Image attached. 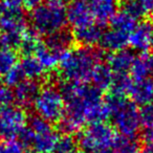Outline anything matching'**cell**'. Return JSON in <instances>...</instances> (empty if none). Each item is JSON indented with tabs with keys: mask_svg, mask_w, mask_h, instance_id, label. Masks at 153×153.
<instances>
[{
	"mask_svg": "<svg viewBox=\"0 0 153 153\" xmlns=\"http://www.w3.org/2000/svg\"><path fill=\"white\" fill-rule=\"evenodd\" d=\"M113 79H114V74L108 66V64L99 63L92 71L90 81L92 83V86L98 88L100 91H106L111 88Z\"/></svg>",
	"mask_w": 153,
	"mask_h": 153,
	"instance_id": "d6986e66",
	"label": "cell"
},
{
	"mask_svg": "<svg viewBox=\"0 0 153 153\" xmlns=\"http://www.w3.org/2000/svg\"><path fill=\"white\" fill-rule=\"evenodd\" d=\"M151 25H152V30H153V19H152V23H151ZM152 46H153V33H152Z\"/></svg>",
	"mask_w": 153,
	"mask_h": 153,
	"instance_id": "ab89813d",
	"label": "cell"
},
{
	"mask_svg": "<svg viewBox=\"0 0 153 153\" xmlns=\"http://www.w3.org/2000/svg\"><path fill=\"white\" fill-rule=\"evenodd\" d=\"M113 128L127 137H136L140 131V109L132 101H127L121 108L111 114Z\"/></svg>",
	"mask_w": 153,
	"mask_h": 153,
	"instance_id": "ba28073f",
	"label": "cell"
},
{
	"mask_svg": "<svg viewBox=\"0 0 153 153\" xmlns=\"http://www.w3.org/2000/svg\"><path fill=\"white\" fill-rule=\"evenodd\" d=\"M142 140L144 143H149L153 140V129H145L142 134Z\"/></svg>",
	"mask_w": 153,
	"mask_h": 153,
	"instance_id": "836d02e7",
	"label": "cell"
},
{
	"mask_svg": "<svg viewBox=\"0 0 153 153\" xmlns=\"http://www.w3.org/2000/svg\"><path fill=\"white\" fill-rule=\"evenodd\" d=\"M19 66L26 79L33 81L42 79L47 71L36 56H24L20 61Z\"/></svg>",
	"mask_w": 153,
	"mask_h": 153,
	"instance_id": "ffe728a7",
	"label": "cell"
},
{
	"mask_svg": "<svg viewBox=\"0 0 153 153\" xmlns=\"http://www.w3.org/2000/svg\"><path fill=\"white\" fill-rule=\"evenodd\" d=\"M123 11H125L128 15H130L135 20L142 19L146 15H148L140 0H131V1L125 2Z\"/></svg>",
	"mask_w": 153,
	"mask_h": 153,
	"instance_id": "f1b7e54d",
	"label": "cell"
},
{
	"mask_svg": "<svg viewBox=\"0 0 153 153\" xmlns=\"http://www.w3.org/2000/svg\"><path fill=\"white\" fill-rule=\"evenodd\" d=\"M74 42V39L72 33L66 28H63L59 32L46 36L44 44L46 45L47 48H49L51 51L59 55L60 58H62L64 53L71 49Z\"/></svg>",
	"mask_w": 153,
	"mask_h": 153,
	"instance_id": "9a60e30c",
	"label": "cell"
},
{
	"mask_svg": "<svg viewBox=\"0 0 153 153\" xmlns=\"http://www.w3.org/2000/svg\"><path fill=\"white\" fill-rule=\"evenodd\" d=\"M4 83L9 87H16L18 84H20L21 82H23L24 80H26L25 76H24L23 71H22L21 67L19 66V64L15 66L14 68H12L5 76H3Z\"/></svg>",
	"mask_w": 153,
	"mask_h": 153,
	"instance_id": "f546056e",
	"label": "cell"
},
{
	"mask_svg": "<svg viewBox=\"0 0 153 153\" xmlns=\"http://www.w3.org/2000/svg\"><path fill=\"white\" fill-rule=\"evenodd\" d=\"M144 9L146 10L147 14L153 12V0H140Z\"/></svg>",
	"mask_w": 153,
	"mask_h": 153,
	"instance_id": "e575fe53",
	"label": "cell"
},
{
	"mask_svg": "<svg viewBox=\"0 0 153 153\" xmlns=\"http://www.w3.org/2000/svg\"><path fill=\"white\" fill-rule=\"evenodd\" d=\"M66 17L67 23H69L74 30L94 22V17L87 0H71L66 7Z\"/></svg>",
	"mask_w": 153,
	"mask_h": 153,
	"instance_id": "30bf717a",
	"label": "cell"
},
{
	"mask_svg": "<svg viewBox=\"0 0 153 153\" xmlns=\"http://www.w3.org/2000/svg\"><path fill=\"white\" fill-rule=\"evenodd\" d=\"M140 120L145 129H153V102L140 107Z\"/></svg>",
	"mask_w": 153,
	"mask_h": 153,
	"instance_id": "4dcf8cb0",
	"label": "cell"
},
{
	"mask_svg": "<svg viewBox=\"0 0 153 153\" xmlns=\"http://www.w3.org/2000/svg\"><path fill=\"white\" fill-rule=\"evenodd\" d=\"M129 96L132 102L140 106L153 102V81L151 79L133 80Z\"/></svg>",
	"mask_w": 153,
	"mask_h": 153,
	"instance_id": "ac0fdd59",
	"label": "cell"
},
{
	"mask_svg": "<svg viewBox=\"0 0 153 153\" xmlns=\"http://www.w3.org/2000/svg\"><path fill=\"white\" fill-rule=\"evenodd\" d=\"M129 33L109 27V30L103 33L100 45L104 51L109 53H115L126 48V46L129 44Z\"/></svg>",
	"mask_w": 153,
	"mask_h": 153,
	"instance_id": "5bb4252c",
	"label": "cell"
},
{
	"mask_svg": "<svg viewBox=\"0 0 153 153\" xmlns=\"http://www.w3.org/2000/svg\"><path fill=\"white\" fill-rule=\"evenodd\" d=\"M122 1H124V2H127V1H131V0H122Z\"/></svg>",
	"mask_w": 153,
	"mask_h": 153,
	"instance_id": "60d3db41",
	"label": "cell"
},
{
	"mask_svg": "<svg viewBox=\"0 0 153 153\" xmlns=\"http://www.w3.org/2000/svg\"><path fill=\"white\" fill-rule=\"evenodd\" d=\"M103 33L104 32L102 30V26L92 22L88 25L74 28L72 35L74 42L80 44L82 47H91L100 43Z\"/></svg>",
	"mask_w": 153,
	"mask_h": 153,
	"instance_id": "2e32d148",
	"label": "cell"
},
{
	"mask_svg": "<svg viewBox=\"0 0 153 153\" xmlns=\"http://www.w3.org/2000/svg\"><path fill=\"white\" fill-rule=\"evenodd\" d=\"M27 32L26 20L20 9L12 10L0 4V47L19 48Z\"/></svg>",
	"mask_w": 153,
	"mask_h": 153,
	"instance_id": "277c9868",
	"label": "cell"
},
{
	"mask_svg": "<svg viewBox=\"0 0 153 153\" xmlns=\"http://www.w3.org/2000/svg\"><path fill=\"white\" fill-rule=\"evenodd\" d=\"M30 129L33 132L32 148L37 153H51L59 135L51 123L40 117H33L30 121Z\"/></svg>",
	"mask_w": 153,
	"mask_h": 153,
	"instance_id": "52a82bcc",
	"label": "cell"
},
{
	"mask_svg": "<svg viewBox=\"0 0 153 153\" xmlns=\"http://www.w3.org/2000/svg\"><path fill=\"white\" fill-rule=\"evenodd\" d=\"M109 23H110V27L124 30V32L129 33V34H131L132 30H134V27L137 24L136 20L132 18L130 15H128L125 11L117 12Z\"/></svg>",
	"mask_w": 153,
	"mask_h": 153,
	"instance_id": "7402d4cb",
	"label": "cell"
},
{
	"mask_svg": "<svg viewBox=\"0 0 153 153\" xmlns=\"http://www.w3.org/2000/svg\"><path fill=\"white\" fill-rule=\"evenodd\" d=\"M61 1H62V2H64V3H65V4H66V3H69L70 2V1H71V0H61Z\"/></svg>",
	"mask_w": 153,
	"mask_h": 153,
	"instance_id": "f35d334b",
	"label": "cell"
},
{
	"mask_svg": "<svg viewBox=\"0 0 153 153\" xmlns=\"http://www.w3.org/2000/svg\"><path fill=\"white\" fill-rule=\"evenodd\" d=\"M78 151V140H76L72 135L63 134L62 136H59L51 153H79Z\"/></svg>",
	"mask_w": 153,
	"mask_h": 153,
	"instance_id": "484cf974",
	"label": "cell"
},
{
	"mask_svg": "<svg viewBox=\"0 0 153 153\" xmlns=\"http://www.w3.org/2000/svg\"><path fill=\"white\" fill-rule=\"evenodd\" d=\"M59 90L65 102V113L57 123L61 133L72 135L86 123L105 122L110 117L102 91L94 86L63 82Z\"/></svg>",
	"mask_w": 153,
	"mask_h": 153,
	"instance_id": "6da1fadb",
	"label": "cell"
},
{
	"mask_svg": "<svg viewBox=\"0 0 153 153\" xmlns=\"http://www.w3.org/2000/svg\"><path fill=\"white\" fill-rule=\"evenodd\" d=\"M89 3L94 21L101 26L110 22L113 16L117 13L119 1L117 0H87Z\"/></svg>",
	"mask_w": 153,
	"mask_h": 153,
	"instance_id": "8fae6325",
	"label": "cell"
},
{
	"mask_svg": "<svg viewBox=\"0 0 153 153\" xmlns=\"http://www.w3.org/2000/svg\"><path fill=\"white\" fill-rule=\"evenodd\" d=\"M111 153H140L142 147L135 137L117 136L112 147Z\"/></svg>",
	"mask_w": 153,
	"mask_h": 153,
	"instance_id": "44dd1931",
	"label": "cell"
},
{
	"mask_svg": "<svg viewBox=\"0 0 153 153\" xmlns=\"http://www.w3.org/2000/svg\"><path fill=\"white\" fill-rule=\"evenodd\" d=\"M0 86H1V85H0Z\"/></svg>",
	"mask_w": 153,
	"mask_h": 153,
	"instance_id": "7bdbcfd3",
	"label": "cell"
},
{
	"mask_svg": "<svg viewBox=\"0 0 153 153\" xmlns=\"http://www.w3.org/2000/svg\"><path fill=\"white\" fill-rule=\"evenodd\" d=\"M135 56L131 51L125 48L111 53L107 56V64L114 74H125L131 70Z\"/></svg>",
	"mask_w": 153,
	"mask_h": 153,
	"instance_id": "e0dca14e",
	"label": "cell"
},
{
	"mask_svg": "<svg viewBox=\"0 0 153 153\" xmlns=\"http://www.w3.org/2000/svg\"><path fill=\"white\" fill-rule=\"evenodd\" d=\"M82 153H87V152H82Z\"/></svg>",
	"mask_w": 153,
	"mask_h": 153,
	"instance_id": "b9f144b4",
	"label": "cell"
},
{
	"mask_svg": "<svg viewBox=\"0 0 153 153\" xmlns=\"http://www.w3.org/2000/svg\"><path fill=\"white\" fill-rule=\"evenodd\" d=\"M35 56L38 58L39 61L42 63V65L44 66V68L46 70H51L57 67L60 63V59H61L59 55H57L56 53L51 51L49 48H47L44 42L40 46V48L38 49V51H37Z\"/></svg>",
	"mask_w": 153,
	"mask_h": 153,
	"instance_id": "d4e9b609",
	"label": "cell"
},
{
	"mask_svg": "<svg viewBox=\"0 0 153 153\" xmlns=\"http://www.w3.org/2000/svg\"><path fill=\"white\" fill-rule=\"evenodd\" d=\"M132 83H133V79L128 74H114V79H113V83L110 90L117 92V94L126 96V94H129Z\"/></svg>",
	"mask_w": 153,
	"mask_h": 153,
	"instance_id": "4316f807",
	"label": "cell"
},
{
	"mask_svg": "<svg viewBox=\"0 0 153 153\" xmlns=\"http://www.w3.org/2000/svg\"><path fill=\"white\" fill-rule=\"evenodd\" d=\"M104 58V51L91 47H78L68 51L62 56L59 74L64 82L85 84L90 81L94 67Z\"/></svg>",
	"mask_w": 153,
	"mask_h": 153,
	"instance_id": "7a4b0ae2",
	"label": "cell"
},
{
	"mask_svg": "<svg viewBox=\"0 0 153 153\" xmlns=\"http://www.w3.org/2000/svg\"><path fill=\"white\" fill-rule=\"evenodd\" d=\"M43 44L39 36L33 30H28L20 45L19 49L21 51V53L24 56H35L40 46Z\"/></svg>",
	"mask_w": 153,
	"mask_h": 153,
	"instance_id": "cb8c5ba5",
	"label": "cell"
},
{
	"mask_svg": "<svg viewBox=\"0 0 153 153\" xmlns=\"http://www.w3.org/2000/svg\"><path fill=\"white\" fill-rule=\"evenodd\" d=\"M18 56L14 49L0 47V78L5 74L17 65Z\"/></svg>",
	"mask_w": 153,
	"mask_h": 153,
	"instance_id": "603a6c76",
	"label": "cell"
},
{
	"mask_svg": "<svg viewBox=\"0 0 153 153\" xmlns=\"http://www.w3.org/2000/svg\"><path fill=\"white\" fill-rule=\"evenodd\" d=\"M32 30L38 36H48L65 28L67 24L65 3L61 0H46L30 11Z\"/></svg>",
	"mask_w": 153,
	"mask_h": 153,
	"instance_id": "3957f363",
	"label": "cell"
},
{
	"mask_svg": "<svg viewBox=\"0 0 153 153\" xmlns=\"http://www.w3.org/2000/svg\"><path fill=\"white\" fill-rule=\"evenodd\" d=\"M140 153H153V140L149 143H144Z\"/></svg>",
	"mask_w": 153,
	"mask_h": 153,
	"instance_id": "d590c367",
	"label": "cell"
},
{
	"mask_svg": "<svg viewBox=\"0 0 153 153\" xmlns=\"http://www.w3.org/2000/svg\"><path fill=\"white\" fill-rule=\"evenodd\" d=\"M152 25L148 21H142L136 24L134 30L130 34L129 45L140 53H148L152 47Z\"/></svg>",
	"mask_w": 153,
	"mask_h": 153,
	"instance_id": "7c38bea8",
	"label": "cell"
},
{
	"mask_svg": "<svg viewBox=\"0 0 153 153\" xmlns=\"http://www.w3.org/2000/svg\"><path fill=\"white\" fill-rule=\"evenodd\" d=\"M21 142L16 137L0 140V153H25Z\"/></svg>",
	"mask_w": 153,
	"mask_h": 153,
	"instance_id": "83f0119b",
	"label": "cell"
},
{
	"mask_svg": "<svg viewBox=\"0 0 153 153\" xmlns=\"http://www.w3.org/2000/svg\"><path fill=\"white\" fill-rule=\"evenodd\" d=\"M33 107L38 117L51 124L58 123L65 113V102L63 97L59 88L51 84L41 88Z\"/></svg>",
	"mask_w": 153,
	"mask_h": 153,
	"instance_id": "8992f818",
	"label": "cell"
},
{
	"mask_svg": "<svg viewBox=\"0 0 153 153\" xmlns=\"http://www.w3.org/2000/svg\"><path fill=\"white\" fill-rule=\"evenodd\" d=\"M43 2L44 0H23V7L28 11H33Z\"/></svg>",
	"mask_w": 153,
	"mask_h": 153,
	"instance_id": "d6a6232c",
	"label": "cell"
},
{
	"mask_svg": "<svg viewBox=\"0 0 153 153\" xmlns=\"http://www.w3.org/2000/svg\"><path fill=\"white\" fill-rule=\"evenodd\" d=\"M40 89L41 88L37 81L27 79L24 80L16 87H14L15 103H17L18 107L22 109L33 106Z\"/></svg>",
	"mask_w": 153,
	"mask_h": 153,
	"instance_id": "4fadbf2b",
	"label": "cell"
},
{
	"mask_svg": "<svg viewBox=\"0 0 153 153\" xmlns=\"http://www.w3.org/2000/svg\"><path fill=\"white\" fill-rule=\"evenodd\" d=\"M0 137H2V130H1V110H0Z\"/></svg>",
	"mask_w": 153,
	"mask_h": 153,
	"instance_id": "8d00e7d4",
	"label": "cell"
},
{
	"mask_svg": "<svg viewBox=\"0 0 153 153\" xmlns=\"http://www.w3.org/2000/svg\"><path fill=\"white\" fill-rule=\"evenodd\" d=\"M117 138L115 130L112 126L105 122L89 124L78 137V144L84 152L98 153L108 150L112 147Z\"/></svg>",
	"mask_w": 153,
	"mask_h": 153,
	"instance_id": "5b68a950",
	"label": "cell"
},
{
	"mask_svg": "<svg viewBox=\"0 0 153 153\" xmlns=\"http://www.w3.org/2000/svg\"><path fill=\"white\" fill-rule=\"evenodd\" d=\"M1 110V130L2 137H17L26 127L27 115L20 107H7Z\"/></svg>",
	"mask_w": 153,
	"mask_h": 153,
	"instance_id": "9c48e42d",
	"label": "cell"
},
{
	"mask_svg": "<svg viewBox=\"0 0 153 153\" xmlns=\"http://www.w3.org/2000/svg\"><path fill=\"white\" fill-rule=\"evenodd\" d=\"M98 153H111V151H110V150H109V149H108V150H104V151H101V152H98Z\"/></svg>",
	"mask_w": 153,
	"mask_h": 153,
	"instance_id": "74e56055",
	"label": "cell"
},
{
	"mask_svg": "<svg viewBox=\"0 0 153 153\" xmlns=\"http://www.w3.org/2000/svg\"><path fill=\"white\" fill-rule=\"evenodd\" d=\"M15 103L14 90L7 85L0 86V108L11 107Z\"/></svg>",
	"mask_w": 153,
	"mask_h": 153,
	"instance_id": "1f68e13d",
	"label": "cell"
}]
</instances>
